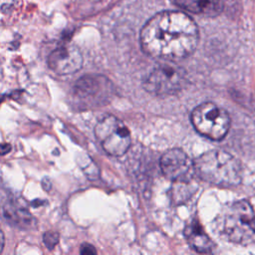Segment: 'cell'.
Returning <instances> with one entry per match:
<instances>
[{
  "label": "cell",
  "instance_id": "6da1fadb",
  "mask_svg": "<svg viewBox=\"0 0 255 255\" xmlns=\"http://www.w3.org/2000/svg\"><path fill=\"white\" fill-rule=\"evenodd\" d=\"M139 39L142 51L148 56L175 62L195 51L199 32L195 22L186 13L162 11L144 24Z\"/></svg>",
  "mask_w": 255,
  "mask_h": 255
},
{
  "label": "cell",
  "instance_id": "7a4b0ae2",
  "mask_svg": "<svg viewBox=\"0 0 255 255\" xmlns=\"http://www.w3.org/2000/svg\"><path fill=\"white\" fill-rule=\"evenodd\" d=\"M195 173L204 181L220 187H233L242 179L240 162L224 150H209L195 160Z\"/></svg>",
  "mask_w": 255,
  "mask_h": 255
},
{
  "label": "cell",
  "instance_id": "3957f363",
  "mask_svg": "<svg viewBox=\"0 0 255 255\" xmlns=\"http://www.w3.org/2000/svg\"><path fill=\"white\" fill-rule=\"evenodd\" d=\"M221 230L231 242L242 245L255 243V212L247 200L236 201L224 210Z\"/></svg>",
  "mask_w": 255,
  "mask_h": 255
},
{
  "label": "cell",
  "instance_id": "277c9868",
  "mask_svg": "<svg viewBox=\"0 0 255 255\" xmlns=\"http://www.w3.org/2000/svg\"><path fill=\"white\" fill-rule=\"evenodd\" d=\"M190 121L198 133L212 140L222 139L230 128L227 112L210 102L195 107L191 112Z\"/></svg>",
  "mask_w": 255,
  "mask_h": 255
},
{
  "label": "cell",
  "instance_id": "5b68a950",
  "mask_svg": "<svg viewBox=\"0 0 255 255\" xmlns=\"http://www.w3.org/2000/svg\"><path fill=\"white\" fill-rule=\"evenodd\" d=\"M95 135L104 150L113 156L124 155L131 141L128 128L115 116L102 118L95 126Z\"/></svg>",
  "mask_w": 255,
  "mask_h": 255
},
{
  "label": "cell",
  "instance_id": "8992f818",
  "mask_svg": "<svg viewBox=\"0 0 255 255\" xmlns=\"http://www.w3.org/2000/svg\"><path fill=\"white\" fill-rule=\"evenodd\" d=\"M187 82L185 71L174 64L156 66L143 80V89L154 96H172L180 92Z\"/></svg>",
  "mask_w": 255,
  "mask_h": 255
},
{
  "label": "cell",
  "instance_id": "52a82bcc",
  "mask_svg": "<svg viewBox=\"0 0 255 255\" xmlns=\"http://www.w3.org/2000/svg\"><path fill=\"white\" fill-rule=\"evenodd\" d=\"M163 175L176 183H188L195 173L194 161L180 148H170L159 159Z\"/></svg>",
  "mask_w": 255,
  "mask_h": 255
},
{
  "label": "cell",
  "instance_id": "ba28073f",
  "mask_svg": "<svg viewBox=\"0 0 255 255\" xmlns=\"http://www.w3.org/2000/svg\"><path fill=\"white\" fill-rule=\"evenodd\" d=\"M49 68L59 75L76 73L83 66V56L74 45H64L50 53L47 60Z\"/></svg>",
  "mask_w": 255,
  "mask_h": 255
},
{
  "label": "cell",
  "instance_id": "9c48e42d",
  "mask_svg": "<svg viewBox=\"0 0 255 255\" xmlns=\"http://www.w3.org/2000/svg\"><path fill=\"white\" fill-rule=\"evenodd\" d=\"M174 3L187 12L206 17H215L222 11L221 0H174Z\"/></svg>",
  "mask_w": 255,
  "mask_h": 255
},
{
  "label": "cell",
  "instance_id": "30bf717a",
  "mask_svg": "<svg viewBox=\"0 0 255 255\" xmlns=\"http://www.w3.org/2000/svg\"><path fill=\"white\" fill-rule=\"evenodd\" d=\"M184 235L190 247L196 252L210 253L212 251L213 243L197 221H192L185 227Z\"/></svg>",
  "mask_w": 255,
  "mask_h": 255
},
{
  "label": "cell",
  "instance_id": "8fae6325",
  "mask_svg": "<svg viewBox=\"0 0 255 255\" xmlns=\"http://www.w3.org/2000/svg\"><path fill=\"white\" fill-rule=\"evenodd\" d=\"M110 83L107 78L98 75H86L79 79L75 85V93L80 98H93L98 95L103 88H107L106 84Z\"/></svg>",
  "mask_w": 255,
  "mask_h": 255
},
{
  "label": "cell",
  "instance_id": "7c38bea8",
  "mask_svg": "<svg viewBox=\"0 0 255 255\" xmlns=\"http://www.w3.org/2000/svg\"><path fill=\"white\" fill-rule=\"evenodd\" d=\"M3 210H4V216L10 222H13L16 225H19L21 227L31 226L32 217L27 210L17 208V206L12 204L5 205Z\"/></svg>",
  "mask_w": 255,
  "mask_h": 255
},
{
  "label": "cell",
  "instance_id": "4fadbf2b",
  "mask_svg": "<svg viewBox=\"0 0 255 255\" xmlns=\"http://www.w3.org/2000/svg\"><path fill=\"white\" fill-rule=\"evenodd\" d=\"M43 241H44L47 248L53 249L59 241V234L55 231H48L44 234Z\"/></svg>",
  "mask_w": 255,
  "mask_h": 255
},
{
  "label": "cell",
  "instance_id": "5bb4252c",
  "mask_svg": "<svg viewBox=\"0 0 255 255\" xmlns=\"http://www.w3.org/2000/svg\"><path fill=\"white\" fill-rule=\"evenodd\" d=\"M80 252L82 254H96L97 253V250L95 249V247L91 244H88V243H85L81 246V250Z\"/></svg>",
  "mask_w": 255,
  "mask_h": 255
}]
</instances>
